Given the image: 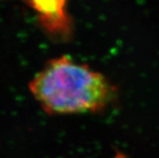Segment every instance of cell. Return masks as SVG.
Segmentation results:
<instances>
[{
    "label": "cell",
    "instance_id": "1",
    "mask_svg": "<svg viewBox=\"0 0 159 158\" xmlns=\"http://www.w3.org/2000/svg\"><path fill=\"white\" fill-rule=\"evenodd\" d=\"M29 90L48 114L95 112L113 98V87L100 73L66 56L47 63L29 83Z\"/></svg>",
    "mask_w": 159,
    "mask_h": 158
},
{
    "label": "cell",
    "instance_id": "2",
    "mask_svg": "<svg viewBox=\"0 0 159 158\" xmlns=\"http://www.w3.org/2000/svg\"><path fill=\"white\" fill-rule=\"evenodd\" d=\"M38 16L43 26L51 32H66L70 25L67 0H24Z\"/></svg>",
    "mask_w": 159,
    "mask_h": 158
}]
</instances>
